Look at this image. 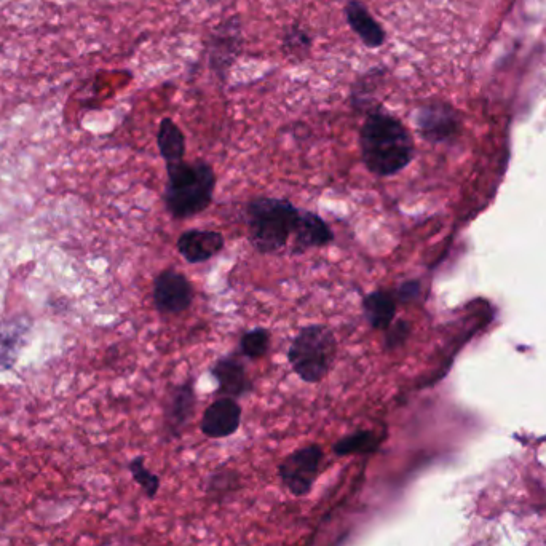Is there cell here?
<instances>
[{"label":"cell","instance_id":"cell-1","mask_svg":"<svg viewBox=\"0 0 546 546\" xmlns=\"http://www.w3.org/2000/svg\"><path fill=\"white\" fill-rule=\"evenodd\" d=\"M414 139L395 115L382 107L369 112L360 130V154L364 168L377 178H392L414 160Z\"/></svg>","mask_w":546,"mask_h":546},{"label":"cell","instance_id":"cell-2","mask_svg":"<svg viewBox=\"0 0 546 546\" xmlns=\"http://www.w3.org/2000/svg\"><path fill=\"white\" fill-rule=\"evenodd\" d=\"M216 173L203 159L167 165L163 202L173 219L194 218L210 208L216 190Z\"/></svg>","mask_w":546,"mask_h":546},{"label":"cell","instance_id":"cell-3","mask_svg":"<svg viewBox=\"0 0 546 546\" xmlns=\"http://www.w3.org/2000/svg\"><path fill=\"white\" fill-rule=\"evenodd\" d=\"M299 208L288 198L256 197L246 206L248 240L261 254L283 250L293 237Z\"/></svg>","mask_w":546,"mask_h":546},{"label":"cell","instance_id":"cell-4","mask_svg":"<svg viewBox=\"0 0 546 546\" xmlns=\"http://www.w3.org/2000/svg\"><path fill=\"white\" fill-rule=\"evenodd\" d=\"M337 357V339L333 329L321 323L299 329L289 345V366L305 384H318L326 379Z\"/></svg>","mask_w":546,"mask_h":546},{"label":"cell","instance_id":"cell-5","mask_svg":"<svg viewBox=\"0 0 546 546\" xmlns=\"http://www.w3.org/2000/svg\"><path fill=\"white\" fill-rule=\"evenodd\" d=\"M194 286L184 273L165 269L155 277L152 299L157 312L162 315H181L194 302Z\"/></svg>","mask_w":546,"mask_h":546},{"label":"cell","instance_id":"cell-6","mask_svg":"<svg viewBox=\"0 0 546 546\" xmlns=\"http://www.w3.org/2000/svg\"><path fill=\"white\" fill-rule=\"evenodd\" d=\"M243 37L242 24L237 16L219 24L211 32L210 37V66L216 74L226 77L229 69L234 66L235 60L242 52Z\"/></svg>","mask_w":546,"mask_h":546},{"label":"cell","instance_id":"cell-7","mask_svg":"<svg viewBox=\"0 0 546 546\" xmlns=\"http://www.w3.org/2000/svg\"><path fill=\"white\" fill-rule=\"evenodd\" d=\"M321 459H323V451L317 444L299 449L289 455L280 467L281 479L285 481L289 491L294 495L307 494L312 487L313 479L317 476Z\"/></svg>","mask_w":546,"mask_h":546},{"label":"cell","instance_id":"cell-8","mask_svg":"<svg viewBox=\"0 0 546 546\" xmlns=\"http://www.w3.org/2000/svg\"><path fill=\"white\" fill-rule=\"evenodd\" d=\"M242 424V406L238 400L219 396L205 409L200 422L203 435L211 440H221L234 435Z\"/></svg>","mask_w":546,"mask_h":546},{"label":"cell","instance_id":"cell-9","mask_svg":"<svg viewBox=\"0 0 546 546\" xmlns=\"http://www.w3.org/2000/svg\"><path fill=\"white\" fill-rule=\"evenodd\" d=\"M210 374L218 385L216 393L221 396L238 400L253 390V382L246 371V364L237 353H229L216 360L210 368Z\"/></svg>","mask_w":546,"mask_h":546},{"label":"cell","instance_id":"cell-10","mask_svg":"<svg viewBox=\"0 0 546 546\" xmlns=\"http://www.w3.org/2000/svg\"><path fill=\"white\" fill-rule=\"evenodd\" d=\"M176 248L189 264H203L226 248V238L216 230L190 229L179 235Z\"/></svg>","mask_w":546,"mask_h":546},{"label":"cell","instance_id":"cell-11","mask_svg":"<svg viewBox=\"0 0 546 546\" xmlns=\"http://www.w3.org/2000/svg\"><path fill=\"white\" fill-rule=\"evenodd\" d=\"M293 254H304L313 248H326L336 240L333 229L320 214L299 208L296 227H294Z\"/></svg>","mask_w":546,"mask_h":546},{"label":"cell","instance_id":"cell-12","mask_svg":"<svg viewBox=\"0 0 546 546\" xmlns=\"http://www.w3.org/2000/svg\"><path fill=\"white\" fill-rule=\"evenodd\" d=\"M419 135L428 143H444L454 136L457 120L448 106L427 104L414 117Z\"/></svg>","mask_w":546,"mask_h":546},{"label":"cell","instance_id":"cell-13","mask_svg":"<svg viewBox=\"0 0 546 546\" xmlns=\"http://www.w3.org/2000/svg\"><path fill=\"white\" fill-rule=\"evenodd\" d=\"M344 15L350 29L366 47L376 50L387 42V32L361 0H349L345 5Z\"/></svg>","mask_w":546,"mask_h":546},{"label":"cell","instance_id":"cell-14","mask_svg":"<svg viewBox=\"0 0 546 546\" xmlns=\"http://www.w3.org/2000/svg\"><path fill=\"white\" fill-rule=\"evenodd\" d=\"M361 307H363L364 318L368 321L369 326L374 331L385 333L395 321L398 301H396L393 291L380 288L366 294Z\"/></svg>","mask_w":546,"mask_h":546},{"label":"cell","instance_id":"cell-15","mask_svg":"<svg viewBox=\"0 0 546 546\" xmlns=\"http://www.w3.org/2000/svg\"><path fill=\"white\" fill-rule=\"evenodd\" d=\"M197 404V393H195L194 379H187L176 385L171 390L170 401L167 408V427L171 433L178 435L187 422L192 419Z\"/></svg>","mask_w":546,"mask_h":546},{"label":"cell","instance_id":"cell-16","mask_svg":"<svg viewBox=\"0 0 546 546\" xmlns=\"http://www.w3.org/2000/svg\"><path fill=\"white\" fill-rule=\"evenodd\" d=\"M157 147L165 165L178 163L186 157V136L182 133L178 123L170 117L162 119L157 131Z\"/></svg>","mask_w":546,"mask_h":546},{"label":"cell","instance_id":"cell-17","mask_svg":"<svg viewBox=\"0 0 546 546\" xmlns=\"http://www.w3.org/2000/svg\"><path fill=\"white\" fill-rule=\"evenodd\" d=\"M28 329L29 325L24 320L0 325V372L12 368L16 358L20 357Z\"/></svg>","mask_w":546,"mask_h":546},{"label":"cell","instance_id":"cell-18","mask_svg":"<svg viewBox=\"0 0 546 546\" xmlns=\"http://www.w3.org/2000/svg\"><path fill=\"white\" fill-rule=\"evenodd\" d=\"M382 440L384 435H379L374 430H360L337 441L334 451L339 455L371 454L379 448Z\"/></svg>","mask_w":546,"mask_h":546},{"label":"cell","instance_id":"cell-19","mask_svg":"<svg viewBox=\"0 0 546 546\" xmlns=\"http://www.w3.org/2000/svg\"><path fill=\"white\" fill-rule=\"evenodd\" d=\"M313 47V37L301 24H291L281 36V50L288 58L304 60Z\"/></svg>","mask_w":546,"mask_h":546},{"label":"cell","instance_id":"cell-20","mask_svg":"<svg viewBox=\"0 0 546 546\" xmlns=\"http://www.w3.org/2000/svg\"><path fill=\"white\" fill-rule=\"evenodd\" d=\"M272 344V333L267 328H253L240 339V353L246 360L258 361L266 357Z\"/></svg>","mask_w":546,"mask_h":546},{"label":"cell","instance_id":"cell-21","mask_svg":"<svg viewBox=\"0 0 546 546\" xmlns=\"http://www.w3.org/2000/svg\"><path fill=\"white\" fill-rule=\"evenodd\" d=\"M411 336V325L406 320H395L393 325L385 331V350L400 349Z\"/></svg>","mask_w":546,"mask_h":546},{"label":"cell","instance_id":"cell-22","mask_svg":"<svg viewBox=\"0 0 546 546\" xmlns=\"http://www.w3.org/2000/svg\"><path fill=\"white\" fill-rule=\"evenodd\" d=\"M395 293L396 301L398 304H408V302L414 301L420 293V283L417 280H409L401 283L400 288L393 291Z\"/></svg>","mask_w":546,"mask_h":546}]
</instances>
